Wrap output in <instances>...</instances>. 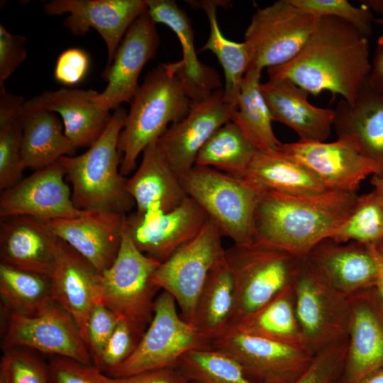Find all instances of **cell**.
I'll return each mask as SVG.
<instances>
[{"label": "cell", "instance_id": "obj_1", "mask_svg": "<svg viewBox=\"0 0 383 383\" xmlns=\"http://www.w3.org/2000/svg\"><path fill=\"white\" fill-rule=\"evenodd\" d=\"M368 38L333 16L318 17L301 50L289 62L267 69L269 80H289L309 94L323 91L353 103L371 70Z\"/></svg>", "mask_w": 383, "mask_h": 383}, {"label": "cell", "instance_id": "obj_2", "mask_svg": "<svg viewBox=\"0 0 383 383\" xmlns=\"http://www.w3.org/2000/svg\"><path fill=\"white\" fill-rule=\"evenodd\" d=\"M357 193L290 195L262 190L254 214V241L305 257L352 213Z\"/></svg>", "mask_w": 383, "mask_h": 383}, {"label": "cell", "instance_id": "obj_3", "mask_svg": "<svg viewBox=\"0 0 383 383\" xmlns=\"http://www.w3.org/2000/svg\"><path fill=\"white\" fill-rule=\"evenodd\" d=\"M179 65V60L158 65L132 98L118 142L123 176L133 171L139 155L164 134L168 124L178 123L189 112L192 104L177 75Z\"/></svg>", "mask_w": 383, "mask_h": 383}, {"label": "cell", "instance_id": "obj_4", "mask_svg": "<svg viewBox=\"0 0 383 383\" xmlns=\"http://www.w3.org/2000/svg\"><path fill=\"white\" fill-rule=\"evenodd\" d=\"M127 111H113L101 136L84 153L60 159L72 184L75 206L85 211L126 214L135 203L126 190L127 179L120 172L122 155L118 148Z\"/></svg>", "mask_w": 383, "mask_h": 383}, {"label": "cell", "instance_id": "obj_5", "mask_svg": "<svg viewBox=\"0 0 383 383\" xmlns=\"http://www.w3.org/2000/svg\"><path fill=\"white\" fill-rule=\"evenodd\" d=\"M301 257L259 241L226 249L235 290L231 326L292 285Z\"/></svg>", "mask_w": 383, "mask_h": 383}, {"label": "cell", "instance_id": "obj_6", "mask_svg": "<svg viewBox=\"0 0 383 383\" xmlns=\"http://www.w3.org/2000/svg\"><path fill=\"white\" fill-rule=\"evenodd\" d=\"M179 178L188 196L204 209L223 236L235 245L254 241V214L262 190L209 167L194 165Z\"/></svg>", "mask_w": 383, "mask_h": 383}, {"label": "cell", "instance_id": "obj_7", "mask_svg": "<svg viewBox=\"0 0 383 383\" xmlns=\"http://www.w3.org/2000/svg\"><path fill=\"white\" fill-rule=\"evenodd\" d=\"M160 264L137 248L126 221L117 256L101 272L99 301L126 321L140 338L153 317L159 289L151 277Z\"/></svg>", "mask_w": 383, "mask_h": 383}, {"label": "cell", "instance_id": "obj_8", "mask_svg": "<svg viewBox=\"0 0 383 383\" xmlns=\"http://www.w3.org/2000/svg\"><path fill=\"white\" fill-rule=\"evenodd\" d=\"M292 287L304 348L313 355L348 338V297L333 288L306 256L300 259Z\"/></svg>", "mask_w": 383, "mask_h": 383}, {"label": "cell", "instance_id": "obj_9", "mask_svg": "<svg viewBox=\"0 0 383 383\" xmlns=\"http://www.w3.org/2000/svg\"><path fill=\"white\" fill-rule=\"evenodd\" d=\"M211 348V342L179 316L174 299L162 291L155 299L153 317L135 350L108 376L121 377L176 367L187 353Z\"/></svg>", "mask_w": 383, "mask_h": 383}, {"label": "cell", "instance_id": "obj_10", "mask_svg": "<svg viewBox=\"0 0 383 383\" xmlns=\"http://www.w3.org/2000/svg\"><path fill=\"white\" fill-rule=\"evenodd\" d=\"M222 236L209 218L201 231L161 262L151 277L155 286L172 296L182 317L192 324L210 272L225 260Z\"/></svg>", "mask_w": 383, "mask_h": 383}, {"label": "cell", "instance_id": "obj_11", "mask_svg": "<svg viewBox=\"0 0 383 383\" xmlns=\"http://www.w3.org/2000/svg\"><path fill=\"white\" fill-rule=\"evenodd\" d=\"M317 18L291 0L257 9L244 35L250 58L248 69L262 71L289 62L306 42Z\"/></svg>", "mask_w": 383, "mask_h": 383}, {"label": "cell", "instance_id": "obj_12", "mask_svg": "<svg viewBox=\"0 0 383 383\" xmlns=\"http://www.w3.org/2000/svg\"><path fill=\"white\" fill-rule=\"evenodd\" d=\"M211 345L235 358L250 378L262 382L292 383L314 356L303 346L246 333L235 326Z\"/></svg>", "mask_w": 383, "mask_h": 383}, {"label": "cell", "instance_id": "obj_13", "mask_svg": "<svg viewBox=\"0 0 383 383\" xmlns=\"http://www.w3.org/2000/svg\"><path fill=\"white\" fill-rule=\"evenodd\" d=\"M4 350L27 348L93 365L91 355L72 316L55 301L40 313H10Z\"/></svg>", "mask_w": 383, "mask_h": 383}, {"label": "cell", "instance_id": "obj_14", "mask_svg": "<svg viewBox=\"0 0 383 383\" xmlns=\"http://www.w3.org/2000/svg\"><path fill=\"white\" fill-rule=\"evenodd\" d=\"M277 150L307 170L327 191L357 193L365 178L379 172L376 163L341 138L331 143H281Z\"/></svg>", "mask_w": 383, "mask_h": 383}, {"label": "cell", "instance_id": "obj_15", "mask_svg": "<svg viewBox=\"0 0 383 383\" xmlns=\"http://www.w3.org/2000/svg\"><path fill=\"white\" fill-rule=\"evenodd\" d=\"M348 348L335 383H361L383 368V301L375 287L348 297Z\"/></svg>", "mask_w": 383, "mask_h": 383}, {"label": "cell", "instance_id": "obj_16", "mask_svg": "<svg viewBox=\"0 0 383 383\" xmlns=\"http://www.w3.org/2000/svg\"><path fill=\"white\" fill-rule=\"evenodd\" d=\"M65 177L59 160L3 191L0 197L1 218L26 216L45 221L85 215L89 211H82L74 204Z\"/></svg>", "mask_w": 383, "mask_h": 383}, {"label": "cell", "instance_id": "obj_17", "mask_svg": "<svg viewBox=\"0 0 383 383\" xmlns=\"http://www.w3.org/2000/svg\"><path fill=\"white\" fill-rule=\"evenodd\" d=\"M155 25L147 11L129 27L111 64L101 74L107 84L93 99L98 106L110 111L131 102L140 87L138 77L143 68L155 58L160 46Z\"/></svg>", "mask_w": 383, "mask_h": 383}, {"label": "cell", "instance_id": "obj_18", "mask_svg": "<svg viewBox=\"0 0 383 383\" xmlns=\"http://www.w3.org/2000/svg\"><path fill=\"white\" fill-rule=\"evenodd\" d=\"M235 109L223 99V89L193 104L188 114L172 124L156 141L172 170L179 177L194 165L196 157L213 133L232 121Z\"/></svg>", "mask_w": 383, "mask_h": 383}, {"label": "cell", "instance_id": "obj_19", "mask_svg": "<svg viewBox=\"0 0 383 383\" xmlns=\"http://www.w3.org/2000/svg\"><path fill=\"white\" fill-rule=\"evenodd\" d=\"M50 16L68 13L63 25L72 34L84 36L94 28L106 43L109 66L132 23L148 11L146 0H52L43 6Z\"/></svg>", "mask_w": 383, "mask_h": 383}, {"label": "cell", "instance_id": "obj_20", "mask_svg": "<svg viewBox=\"0 0 383 383\" xmlns=\"http://www.w3.org/2000/svg\"><path fill=\"white\" fill-rule=\"evenodd\" d=\"M209 217L192 198L162 214L126 215V226L137 248L146 256L162 262L182 245L194 238Z\"/></svg>", "mask_w": 383, "mask_h": 383}, {"label": "cell", "instance_id": "obj_21", "mask_svg": "<svg viewBox=\"0 0 383 383\" xmlns=\"http://www.w3.org/2000/svg\"><path fill=\"white\" fill-rule=\"evenodd\" d=\"M126 218L123 213L89 211L73 218L37 221L102 272L117 256Z\"/></svg>", "mask_w": 383, "mask_h": 383}, {"label": "cell", "instance_id": "obj_22", "mask_svg": "<svg viewBox=\"0 0 383 383\" xmlns=\"http://www.w3.org/2000/svg\"><path fill=\"white\" fill-rule=\"evenodd\" d=\"M54 252V265L50 276L52 299L72 316L87 344L89 315L93 305L99 301L101 272L55 236Z\"/></svg>", "mask_w": 383, "mask_h": 383}, {"label": "cell", "instance_id": "obj_23", "mask_svg": "<svg viewBox=\"0 0 383 383\" xmlns=\"http://www.w3.org/2000/svg\"><path fill=\"white\" fill-rule=\"evenodd\" d=\"M306 257L323 278L347 297L376 285L379 262L374 245L326 239Z\"/></svg>", "mask_w": 383, "mask_h": 383}, {"label": "cell", "instance_id": "obj_24", "mask_svg": "<svg viewBox=\"0 0 383 383\" xmlns=\"http://www.w3.org/2000/svg\"><path fill=\"white\" fill-rule=\"evenodd\" d=\"M148 13L157 23L169 27L177 36L182 50V59L177 75L192 104L209 97L221 89L217 72L201 62L195 50L194 30L187 13L172 0H146Z\"/></svg>", "mask_w": 383, "mask_h": 383}, {"label": "cell", "instance_id": "obj_25", "mask_svg": "<svg viewBox=\"0 0 383 383\" xmlns=\"http://www.w3.org/2000/svg\"><path fill=\"white\" fill-rule=\"evenodd\" d=\"M260 89L272 121L289 127L299 140L324 142L329 137L334 109L312 105L309 93L289 80H269Z\"/></svg>", "mask_w": 383, "mask_h": 383}, {"label": "cell", "instance_id": "obj_26", "mask_svg": "<svg viewBox=\"0 0 383 383\" xmlns=\"http://www.w3.org/2000/svg\"><path fill=\"white\" fill-rule=\"evenodd\" d=\"M126 190L135 203V212L143 216L169 212L188 197L156 142L143 150L138 168L127 180Z\"/></svg>", "mask_w": 383, "mask_h": 383}, {"label": "cell", "instance_id": "obj_27", "mask_svg": "<svg viewBox=\"0 0 383 383\" xmlns=\"http://www.w3.org/2000/svg\"><path fill=\"white\" fill-rule=\"evenodd\" d=\"M338 138L349 141L383 174V94L366 84L353 103L340 99L334 109Z\"/></svg>", "mask_w": 383, "mask_h": 383}, {"label": "cell", "instance_id": "obj_28", "mask_svg": "<svg viewBox=\"0 0 383 383\" xmlns=\"http://www.w3.org/2000/svg\"><path fill=\"white\" fill-rule=\"evenodd\" d=\"M98 94L93 89L61 88L44 91L28 101L59 113L66 136L77 148H89L101 136L112 116L110 111L94 102Z\"/></svg>", "mask_w": 383, "mask_h": 383}, {"label": "cell", "instance_id": "obj_29", "mask_svg": "<svg viewBox=\"0 0 383 383\" xmlns=\"http://www.w3.org/2000/svg\"><path fill=\"white\" fill-rule=\"evenodd\" d=\"M1 262L50 276L55 261L54 236L36 219L1 218Z\"/></svg>", "mask_w": 383, "mask_h": 383}, {"label": "cell", "instance_id": "obj_30", "mask_svg": "<svg viewBox=\"0 0 383 383\" xmlns=\"http://www.w3.org/2000/svg\"><path fill=\"white\" fill-rule=\"evenodd\" d=\"M21 155L26 168L44 169L77 149L66 136L56 113L35 106L28 101L21 114Z\"/></svg>", "mask_w": 383, "mask_h": 383}, {"label": "cell", "instance_id": "obj_31", "mask_svg": "<svg viewBox=\"0 0 383 383\" xmlns=\"http://www.w3.org/2000/svg\"><path fill=\"white\" fill-rule=\"evenodd\" d=\"M243 179L260 190L284 194L327 191L307 170L278 150H257Z\"/></svg>", "mask_w": 383, "mask_h": 383}, {"label": "cell", "instance_id": "obj_32", "mask_svg": "<svg viewBox=\"0 0 383 383\" xmlns=\"http://www.w3.org/2000/svg\"><path fill=\"white\" fill-rule=\"evenodd\" d=\"M234 306V281L225 259L207 278L197 302L194 325L212 344L231 326Z\"/></svg>", "mask_w": 383, "mask_h": 383}, {"label": "cell", "instance_id": "obj_33", "mask_svg": "<svg viewBox=\"0 0 383 383\" xmlns=\"http://www.w3.org/2000/svg\"><path fill=\"white\" fill-rule=\"evenodd\" d=\"M192 6L202 9L209 20L210 33L209 38L199 52L209 50L217 57L225 76L223 99L236 109L243 77L250 62L248 48L245 42L238 43L228 40L219 27L216 9L224 4L221 1H189Z\"/></svg>", "mask_w": 383, "mask_h": 383}, {"label": "cell", "instance_id": "obj_34", "mask_svg": "<svg viewBox=\"0 0 383 383\" xmlns=\"http://www.w3.org/2000/svg\"><path fill=\"white\" fill-rule=\"evenodd\" d=\"M262 72L255 68L246 71L232 121L240 128L257 150H277L281 143L273 131L272 116L261 91Z\"/></svg>", "mask_w": 383, "mask_h": 383}, {"label": "cell", "instance_id": "obj_35", "mask_svg": "<svg viewBox=\"0 0 383 383\" xmlns=\"http://www.w3.org/2000/svg\"><path fill=\"white\" fill-rule=\"evenodd\" d=\"M257 150L231 121L217 129L199 151L195 165L209 167L243 178Z\"/></svg>", "mask_w": 383, "mask_h": 383}, {"label": "cell", "instance_id": "obj_36", "mask_svg": "<svg viewBox=\"0 0 383 383\" xmlns=\"http://www.w3.org/2000/svg\"><path fill=\"white\" fill-rule=\"evenodd\" d=\"M232 326L251 334L304 347L295 311L292 284Z\"/></svg>", "mask_w": 383, "mask_h": 383}, {"label": "cell", "instance_id": "obj_37", "mask_svg": "<svg viewBox=\"0 0 383 383\" xmlns=\"http://www.w3.org/2000/svg\"><path fill=\"white\" fill-rule=\"evenodd\" d=\"M24 99L0 85V189L20 182L26 169L21 155V114Z\"/></svg>", "mask_w": 383, "mask_h": 383}, {"label": "cell", "instance_id": "obj_38", "mask_svg": "<svg viewBox=\"0 0 383 383\" xmlns=\"http://www.w3.org/2000/svg\"><path fill=\"white\" fill-rule=\"evenodd\" d=\"M0 294L11 311L35 315L54 301L49 276L0 263Z\"/></svg>", "mask_w": 383, "mask_h": 383}, {"label": "cell", "instance_id": "obj_39", "mask_svg": "<svg viewBox=\"0 0 383 383\" xmlns=\"http://www.w3.org/2000/svg\"><path fill=\"white\" fill-rule=\"evenodd\" d=\"M176 367L189 382L270 383L252 379L235 358L213 348L192 350Z\"/></svg>", "mask_w": 383, "mask_h": 383}, {"label": "cell", "instance_id": "obj_40", "mask_svg": "<svg viewBox=\"0 0 383 383\" xmlns=\"http://www.w3.org/2000/svg\"><path fill=\"white\" fill-rule=\"evenodd\" d=\"M328 239L374 246L383 243V207L373 190L358 196L352 213Z\"/></svg>", "mask_w": 383, "mask_h": 383}, {"label": "cell", "instance_id": "obj_41", "mask_svg": "<svg viewBox=\"0 0 383 383\" xmlns=\"http://www.w3.org/2000/svg\"><path fill=\"white\" fill-rule=\"evenodd\" d=\"M301 11L316 17L333 16L347 21L362 35L372 33L374 17L367 8L356 7L347 0H291Z\"/></svg>", "mask_w": 383, "mask_h": 383}, {"label": "cell", "instance_id": "obj_42", "mask_svg": "<svg viewBox=\"0 0 383 383\" xmlns=\"http://www.w3.org/2000/svg\"><path fill=\"white\" fill-rule=\"evenodd\" d=\"M0 383H50L48 365L20 348L4 350Z\"/></svg>", "mask_w": 383, "mask_h": 383}, {"label": "cell", "instance_id": "obj_43", "mask_svg": "<svg viewBox=\"0 0 383 383\" xmlns=\"http://www.w3.org/2000/svg\"><path fill=\"white\" fill-rule=\"evenodd\" d=\"M348 338L334 343L314 355L307 369L292 383L336 382L343 368Z\"/></svg>", "mask_w": 383, "mask_h": 383}, {"label": "cell", "instance_id": "obj_44", "mask_svg": "<svg viewBox=\"0 0 383 383\" xmlns=\"http://www.w3.org/2000/svg\"><path fill=\"white\" fill-rule=\"evenodd\" d=\"M140 337L124 320L119 318L103 353L94 364L109 375L122 365L133 353Z\"/></svg>", "mask_w": 383, "mask_h": 383}, {"label": "cell", "instance_id": "obj_45", "mask_svg": "<svg viewBox=\"0 0 383 383\" xmlns=\"http://www.w3.org/2000/svg\"><path fill=\"white\" fill-rule=\"evenodd\" d=\"M118 316L101 301L92 306L87 325V345L93 365L98 360L114 331Z\"/></svg>", "mask_w": 383, "mask_h": 383}, {"label": "cell", "instance_id": "obj_46", "mask_svg": "<svg viewBox=\"0 0 383 383\" xmlns=\"http://www.w3.org/2000/svg\"><path fill=\"white\" fill-rule=\"evenodd\" d=\"M50 383H107L106 374L94 365H87L62 357L50 361Z\"/></svg>", "mask_w": 383, "mask_h": 383}, {"label": "cell", "instance_id": "obj_47", "mask_svg": "<svg viewBox=\"0 0 383 383\" xmlns=\"http://www.w3.org/2000/svg\"><path fill=\"white\" fill-rule=\"evenodd\" d=\"M26 38L12 34L0 24V85L26 60Z\"/></svg>", "mask_w": 383, "mask_h": 383}, {"label": "cell", "instance_id": "obj_48", "mask_svg": "<svg viewBox=\"0 0 383 383\" xmlns=\"http://www.w3.org/2000/svg\"><path fill=\"white\" fill-rule=\"evenodd\" d=\"M89 67V57L84 50L69 48L62 52L57 60L55 78L64 85H74L83 80Z\"/></svg>", "mask_w": 383, "mask_h": 383}, {"label": "cell", "instance_id": "obj_49", "mask_svg": "<svg viewBox=\"0 0 383 383\" xmlns=\"http://www.w3.org/2000/svg\"><path fill=\"white\" fill-rule=\"evenodd\" d=\"M106 379L107 383H190L177 367L155 369L121 377L106 374Z\"/></svg>", "mask_w": 383, "mask_h": 383}, {"label": "cell", "instance_id": "obj_50", "mask_svg": "<svg viewBox=\"0 0 383 383\" xmlns=\"http://www.w3.org/2000/svg\"><path fill=\"white\" fill-rule=\"evenodd\" d=\"M367 84L372 91L383 94V35L377 39Z\"/></svg>", "mask_w": 383, "mask_h": 383}, {"label": "cell", "instance_id": "obj_51", "mask_svg": "<svg viewBox=\"0 0 383 383\" xmlns=\"http://www.w3.org/2000/svg\"><path fill=\"white\" fill-rule=\"evenodd\" d=\"M371 184L374 187L373 191L377 194L383 207V174L372 175Z\"/></svg>", "mask_w": 383, "mask_h": 383}, {"label": "cell", "instance_id": "obj_52", "mask_svg": "<svg viewBox=\"0 0 383 383\" xmlns=\"http://www.w3.org/2000/svg\"><path fill=\"white\" fill-rule=\"evenodd\" d=\"M360 5L382 16L383 18V0H362L358 1Z\"/></svg>", "mask_w": 383, "mask_h": 383}, {"label": "cell", "instance_id": "obj_53", "mask_svg": "<svg viewBox=\"0 0 383 383\" xmlns=\"http://www.w3.org/2000/svg\"><path fill=\"white\" fill-rule=\"evenodd\" d=\"M377 254L379 262V271L375 287L377 288L382 301H383V258L379 255L377 249Z\"/></svg>", "mask_w": 383, "mask_h": 383}, {"label": "cell", "instance_id": "obj_54", "mask_svg": "<svg viewBox=\"0 0 383 383\" xmlns=\"http://www.w3.org/2000/svg\"><path fill=\"white\" fill-rule=\"evenodd\" d=\"M361 383H383V368L368 374Z\"/></svg>", "mask_w": 383, "mask_h": 383}, {"label": "cell", "instance_id": "obj_55", "mask_svg": "<svg viewBox=\"0 0 383 383\" xmlns=\"http://www.w3.org/2000/svg\"><path fill=\"white\" fill-rule=\"evenodd\" d=\"M375 248L379 255L383 258V243L378 246H375Z\"/></svg>", "mask_w": 383, "mask_h": 383}, {"label": "cell", "instance_id": "obj_56", "mask_svg": "<svg viewBox=\"0 0 383 383\" xmlns=\"http://www.w3.org/2000/svg\"><path fill=\"white\" fill-rule=\"evenodd\" d=\"M374 23L378 25L383 26V18H374Z\"/></svg>", "mask_w": 383, "mask_h": 383}, {"label": "cell", "instance_id": "obj_57", "mask_svg": "<svg viewBox=\"0 0 383 383\" xmlns=\"http://www.w3.org/2000/svg\"><path fill=\"white\" fill-rule=\"evenodd\" d=\"M190 383H199V382H191Z\"/></svg>", "mask_w": 383, "mask_h": 383}, {"label": "cell", "instance_id": "obj_58", "mask_svg": "<svg viewBox=\"0 0 383 383\" xmlns=\"http://www.w3.org/2000/svg\"><path fill=\"white\" fill-rule=\"evenodd\" d=\"M330 383H335V382H330Z\"/></svg>", "mask_w": 383, "mask_h": 383}]
</instances>
